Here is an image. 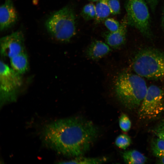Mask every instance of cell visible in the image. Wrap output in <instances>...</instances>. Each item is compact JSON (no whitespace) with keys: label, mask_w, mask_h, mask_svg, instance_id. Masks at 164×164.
<instances>
[{"label":"cell","mask_w":164,"mask_h":164,"mask_svg":"<svg viewBox=\"0 0 164 164\" xmlns=\"http://www.w3.org/2000/svg\"><path fill=\"white\" fill-rule=\"evenodd\" d=\"M48 32L56 39L69 41L75 35L76 18L74 10L67 6L52 14L45 23Z\"/></svg>","instance_id":"cell-4"},{"label":"cell","mask_w":164,"mask_h":164,"mask_svg":"<svg viewBox=\"0 0 164 164\" xmlns=\"http://www.w3.org/2000/svg\"><path fill=\"white\" fill-rule=\"evenodd\" d=\"M90 1L92 2H97L98 0H89Z\"/></svg>","instance_id":"cell-26"},{"label":"cell","mask_w":164,"mask_h":164,"mask_svg":"<svg viewBox=\"0 0 164 164\" xmlns=\"http://www.w3.org/2000/svg\"><path fill=\"white\" fill-rule=\"evenodd\" d=\"M111 13L113 15L119 14L120 12V5L119 0H107Z\"/></svg>","instance_id":"cell-21"},{"label":"cell","mask_w":164,"mask_h":164,"mask_svg":"<svg viewBox=\"0 0 164 164\" xmlns=\"http://www.w3.org/2000/svg\"><path fill=\"white\" fill-rule=\"evenodd\" d=\"M125 6L128 25L136 28L146 38L151 39L150 15L145 1L126 0Z\"/></svg>","instance_id":"cell-5"},{"label":"cell","mask_w":164,"mask_h":164,"mask_svg":"<svg viewBox=\"0 0 164 164\" xmlns=\"http://www.w3.org/2000/svg\"><path fill=\"white\" fill-rule=\"evenodd\" d=\"M152 131L157 137L164 140V120L162 121Z\"/></svg>","instance_id":"cell-22"},{"label":"cell","mask_w":164,"mask_h":164,"mask_svg":"<svg viewBox=\"0 0 164 164\" xmlns=\"http://www.w3.org/2000/svg\"><path fill=\"white\" fill-rule=\"evenodd\" d=\"M96 16L95 21L99 23L108 18L111 11L107 0H98L95 5Z\"/></svg>","instance_id":"cell-14"},{"label":"cell","mask_w":164,"mask_h":164,"mask_svg":"<svg viewBox=\"0 0 164 164\" xmlns=\"http://www.w3.org/2000/svg\"><path fill=\"white\" fill-rule=\"evenodd\" d=\"M0 53L4 57L11 58L25 52L24 39L22 32L17 30L2 37Z\"/></svg>","instance_id":"cell-8"},{"label":"cell","mask_w":164,"mask_h":164,"mask_svg":"<svg viewBox=\"0 0 164 164\" xmlns=\"http://www.w3.org/2000/svg\"><path fill=\"white\" fill-rule=\"evenodd\" d=\"M157 162V163L161 164H164V156L159 158Z\"/></svg>","instance_id":"cell-24"},{"label":"cell","mask_w":164,"mask_h":164,"mask_svg":"<svg viewBox=\"0 0 164 164\" xmlns=\"http://www.w3.org/2000/svg\"><path fill=\"white\" fill-rule=\"evenodd\" d=\"M18 15L12 0H5L0 8V29L3 31L17 22Z\"/></svg>","instance_id":"cell-10"},{"label":"cell","mask_w":164,"mask_h":164,"mask_svg":"<svg viewBox=\"0 0 164 164\" xmlns=\"http://www.w3.org/2000/svg\"><path fill=\"white\" fill-rule=\"evenodd\" d=\"M104 23L108 31L111 32L118 30L120 25V23L118 21L111 18H106L104 21Z\"/></svg>","instance_id":"cell-19"},{"label":"cell","mask_w":164,"mask_h":164,"mask_svg":"<svg viewBox=\"0 0 164 164\" xmlns=\"http://www.w3.org/2000/svg\"><path fill=\"white\" fill-rule=\"evenodd\" d=\"M162 25L163 28H164V9L163 10L162 16Z\"/></svg>","instance_id":"cell-25"},{"label":"cell","mask_w":164,"mask_h":164,"mask_svg":"<svg viewBox=\"0 0 164 164\" xmlns=\"http://www.w3.org/2000/svg\"><path fill=\"white\" fill-rule=\"evenodd\" d=\"M124 162L127 164H144L147 158L139 151L135 150L126 151L122 154Z\"/></svg>","instance_id":"cell-13"},{"label":"cell","mask_w":164,"mask_h":164,"mask_svg":"<svg viewBox=\"0 0 164 164\" xmlns=\"http://www.w3.org/2000/svg\"><path fill=\"white\" fill-rule=\"evenodd\" d=\"M80 15L86 21L95 19L96 16L95 5L92 2L86 5L83 8Z\"/></svg>","instance_id":"cell-17"},{"label":"cell","mask_w":164,"mask_h":164,"mask_svg":"<svg viewBox=\"0 0 164 164\" xmlns=\"http://www.w3.org/2000/svg\"><path fill=\"white\" fill-rule=\"evenodd\" d=\"M128 25V20L126 16L122 19L118 30L113 32L108 31L103 32L102 36L106 43L111 47L115 49L121 47L125 42Z\"/></svg>","instance_id":"cell-9"},{"label":"cell","mask_w":164,"mask_h":164,"mask_svg":"<svg viewBox=\"0 0 164 164\" xmlns=\"http://www.w3.org/2000/svg\"><path fill=\"white\" fill-rule=\"evenodd\" d=\"M10 67L16 73L22 75L28 70L29 63L27 55L25 52L9 59Z\"/></svg>","instance_id":"cell-12"},{"label":"cell","mask_w":164,"mask_h":164,"mask_svg":"<svg viewBox=\"0 0 164 164\" xmlns=\"http://www.w3.org/2000/svg\"><path fill=\"white\" fill-rule=\"evenodd\" d=\"M132 67L135 73L150 80L164 79V52L146 48L135 56Z\"/></svg>","instance_id":"cell-3"},{"label":"cell","mask_w":164,"mask_h":164,"mask_svg":"<svg viewBox=\"0 0 164 164\" xmlns=\"http://www.w3.org/2000/svg\"><path fill=\"white\" fill-rule=\"evenodd\" d=\"M98 133V129L91 121L73 117L46 124L41 137L47 147L59 153L78 157L90 149Z\"/></svg>","instance_id":"cell-1"},{"label":"cell","mask_w":164,"mask_h":164,"mask_svg":"<svg viewBox=\"0 0 164 164\" xmlns=\"http://www.w3.org/2000/svg\"><path fill=\"white\" fill-rule=\"evenodd\" d=\"M138 115L140 118L150 119L155 118L164 111V93L155 85L148 88L141 104Z\"/></svg>","instance_id":"cell-7"},{"label":"cell","mask_w":164,"mask_h":164,"mask_svg":"<svg viewBox=\"0 0 164 164\" xmlns=\"http://www.w3.org/2000/svg\"><path fill=\"white\" fill-rule=\"evenodd\" d=\"M132 142L130 138L127 135L123 134L119 135L115 140V145L118 147L126 149Z\"/></svg>","instance_id":"cell-18"},{"label":"cell","mask_w":164,"mask_h":164,"mask_svg":"<svg viewBox=\"0 0 164 164\" xmlns=\"http://www.w3.org/2000/svg\"><path fill=\"white\" fill-rule=\"evenodd\" d=\"M149 4L152 11H154L159 0H145Z\"/></svg>","instance_id":"cell-23"},{"label":"cell","mask_w":164,"mask_h":164,"mask_svg":"<svg viewBox=\"0 0 164 164\" xmlns=\"http://www.w3.org/2000/svg\"><path fill=\"white\" fill-rule=\"evenodd\" d=\"M107 44L98 40L93 41L85 51L87 58L93 60H97L105 56L112 50Z\"/></svg>","instance_id":"cell-11"},{"label":"cell","mask_w":164,"mask_h":164,"mask_svg":"<svg viewBox=\"0 0 164 164\" xmlns=\"http://www.w3.org/2000/svg\"><path fill=\"white\" fill-rule=\"evenodd\" d=\"M22 84L21 75L2 60L0 63V106L16 101Z\"/></svg>","instance_id":"cell-6"},{"label":"cell","mask_w":164,"mask_h":164,"mask_svg":"<svg viewBox=\"0 0 164 164\" xmlns=\"http://www.w3.org/2000/svg\"><path fill=\"white\" fill-rule=\"evenodd\" d=\"M105 161V159L103 158L77 157L73 159L62 162L63 164H100Z\"/></svg>","instance_id":"cell-15"},{"label":"cell","mask_w":164,"mask_h":164,"mask_svg":"<svg viewBox=\"0 0 164 164\" xmlns=\"http://www.w3.org/2000/svg\"><path fill=\"white\" fill-rule=\"evenodd\" d=\"M119 123L120 128L123 132L128 131L131 128L130 120L128 116L125 114H122L121 116Z\"/></svg>","instance_id":"cell-20"},{"label":"cell","mask_w":164,"mask_h":164,"mask_svg":"<svg viewBox=\"0 0 164 164\" xmlns=\"http://www.w3.org/2000/svg\"><path fill=\"white\" fill-rule=\"evenodd\" d=\"M153 139L151 148L154 155L159 158L164 156V140L159 137Z\"/></svg>","instance_id":"cell-16"},{"label":"cell","mask_w":164,"mask_h":164,"mask_svg":"<svg viewBox=\"0 0 164 164\" xmlns=\"http://www.w3.org/2000/svg\"><path fill=\"white\" fill-rule=\"evenodd\" d=\"M114 89L119 101L126 108L132 109L141 105L148 87L143 77L136 73L124 71L115 79Z\"/></svg>","instance_id":"cell-2"}]
</instances>
